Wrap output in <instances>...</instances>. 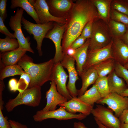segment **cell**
Wrapping results in <instances>:
<instances>
[{"label":"cell","mask_w":128,"mask_h":128,"mask_svg":"<svg viewBox=\"0 0 128 128\" xmlns=\"http://www.w3.org/2000/svg\"><path fill=\"white\" fill-rule=\"evenodd\" d=\"M100 19L91 0H75L74 5L66 18L65 27L62 41L63 55L81 33L88 22Z\"/></svg>","instance_id":"1"},{"label":"cell","mask_w":128,"mask_h":128,"mask_svg":"<svg viewBox=\"0 0 128 128\" xmlns=\"http://www.w3.org/2000/svg\"><path fill=\"white\" fill-rule=\"evenodd\" d=\"M17 64L30 76L31 81L28 88L41 87L46 82L53 80L55 64L53 59L38 64L35 63L32 59L26 54Z\"/></svg>","instance_id":"2"},{"label":"cell","mask_w":128,"mask_h":128,"mask_svg":"<svg viewBox=\"0 0 128 128\" xmlns=\"http://www.w3.org/2000/svg\"><path fill=\"white\" fill-rule=\"evenodd\" d=\"M41 97V87L27 88L22 93H19L14 98L8 100L5 105L6 110L8 112H11L15 107L21 105L37 106L40 103Z\"/></svg>","instance_id":"3"},{"label":"cell","mask_w":128,"mask_h":128,"mask_svg":"<svg viewBox=\"0 0 128 128\" xmlns=\"http://www.w3.org/2000/svg\"><path fill=\"white\" fill-rule=\"evenodd\" d=\"M113 38L108 24L101 19L93 23L88 50L99 49L108 45Z\"/></svg>","instance_id":"4"},{"label":"cell","mask_w":128,"mask_h":128,"mask_svg":"<svg viewBox=\"0 0 128 128\" xmlns=\"http://www.w3.org/2000/svg\"><path fill=\"white\" fill-rule=\"evenodd\" d=\"M21 23L23 28L30 35H32L34 39L36 41V49L39 56L43 54L41 46L43 39L47 33L53 27L54 22H49L43 24H35L29 21L23 16Z\"/></svg>","instance_id":"5"},{"label":"cell","mask_w":128,"mask_h":128,"mask_svg":"<svg viewBox=\"0 0 128 128\" xmlns=\"http://www.w3.org/2000/svg\"><path fill=\"white\" fill-rule=\"evenodd\" d=\"M24 11L21 8H18L15 15L10 18L9 25L11 29L14 32V33L19 42V47L34 54V51L30 46L29 37H25L22 30L21 19Z\"/></svg>","instance_id":"6"},{"label":"cell","mask_w":128,"mask_h":128,"mask_svg":"<svg viewBox=\"0 0 128 128\" xmlns=\"http://www.w3.org/2000/svg\"><path fill=\"white\" fill-rule=\"evenodd\" d=\"M87 116L80 113L73 114L67 111L63 106H60L55 110L45 111L42 110L37 111L33 116L34 121L40 122L50 119H54L59 120H64L75 119L79 120L85 118Z\"/></svg>","instance_id":"7"},{"label":"cell","mask_w":128,"mask_h":128,"mask_svg":"<svg viewBox=\"0 0 128 128\" xmlns=\"http://www.w3.org/2000/svg\"><path fill=\"white\" fill-rule=\"evenodd\" d=\"M109 108L99 104L93 109L91 114L101 123L108 128H120L121 123Z\"/></svg>","instance_id":"8"},{"label":"cell","mask_w":128,"mask_h":128,"mask_svg":"<svg viewBox=\"0 0 128 128\" xmlns=\"http://www.w3.org/2000/svg\"><path fill=\"white\" fill-rule=\"evenodd\" d=\"M65 27V24L62 25L54 22L53 28L45 37V38L51 40L55 45V53L53 58L55 64L60 63L63 58L61 41Z\"/></svg>","instance_id":"9"},{"label":"cell","mask_w":128,"mask_h":128,"mask_svg":"<svg viewBox=\"0 0 128 128\" xmlns=\"http://www.w3.org/2000/svg\"><path fill=\"white\" fill-rule=\"evenodd\" d=\"M113 42V39L108 45L103 48L95 50L88 49L87 61L83 67V71L107 59H114L111 49Z\"/></svg>","instance_id":"10"},{"label":"cell","mask_w":128,"mask_h":128,"mask_svg":"<svg viewBox=\"0 0 128 128\" xmlns=\"http://www.w3.org/2000/svg\"><path fill=\"white\" fill-rule=\"evenodd\" d=\"M96 103L106 104L119 118L123 111L128 108V98L116 93L111 92Z\"/></svg>","instance_id":"11"},{"label":"cell","mask_w":128,"mask_h":128,"mask_svg":"<svg viewBox=\"0 0 128 128\" xmlns=\"http://www.w3.org/2000/svg\"><path fill=\"white\" fill-rule=\"evenodd\" d=\"M75 61L73 57L65 54L60 62L63 67L68 70L69 80L66 87L69 93L73 97L78 96V90L76 88L75 83L79 79L78 73L75 67Z\"/></svg>","instance_id":"12"},{"label":"cell","mask_w":128,"mask_h":128,"mask_svg":"<svg viewBox=\"0 0 128 128\" xmlns=\"http://www.w3.org/2000/svg\"><path fill=\"white\" fill-rule=\"evenodd\" d=\"M33 6L37 14L41 24L50 22L56 23L60 25L66 23V18H58L52 15L46 0H29Z\"/></svg>","instance_id":"13"},{"label":"cell","mask_w":128,"mask_h":128,"mask_svg":"<svg viewBox=\"0 0 128 128\" xmlns=\"http://www.w3.org/2000/svg\"><path fill=\"white\" fill-rule=\"evenodd\" d=\"M49 11L53 16L66 18L72 10L75 2L72 0H47Z\"/></svg>","instance_id":"14"},{"label":"cell","mask_w":128,"mask_h":128,"mask_svg":"<svg viewBox=\"0 0 128 128\" xmlns=\"http://www.w3.org/2000/svg\"><path fill=\"white\" fill-rule=\"evenodd\" d=\"M68 77L69 76L60 63L55 64L53 80L56 83L58 91L68 101L73 97L69 93L66 86V83Z\"/></svg>","instance_id":"15"},{"label":"cell","mask_w":128,"mask_h":128,"mask_svg":"<svg viewBox=\"0 0 128 128\" xmlns=\"http://www.w3.org/2000/svg\"><path fill=\"white\" fill-rule=\"evenodd\" d=\"M46 103L42 110L47 111L55 110L57 106L67 101V99L58 91L54 81H51L49 89L46 93Z\"/></svg>","instance_id":"16"},{"label":"cell","mask_w":128,"mask_h":128,"mask_svg":"<svg viewBox=\"0 0 128 128\" xmlns=\"http://www.w3.org/2000/svg\"><path fill=\"white\" fill-rule=\"evenodd\" d=\"M58 105L63 106L67 111L71 113L76 114L77 112H79L86 116L91 113L94 106L86 103L77 97H73Z\"/></svg>","instance_id":"17"},{"label":"cell","mask_w":128,"mask_h":128,"mask_svg":"<svg viewBox=\"0 0 128 128\" xmlns=\"http://www.w3.org/2000/svg\"><path fill=\"white\" fill-rule=\"evenodd\" d=\"M111 49L112 56L116 62L123 66L128 63V45L121 38H113Z\"/></svg>","instance_id":"18"},{"label":"cell","mask_w":128,"mask_h":128,"mask_svg":"<svg viewBox=\"0 0 128 128\" xmlns=\"http://www.w3.org/2000/svg\"><path fill=\"white\" fill-rule=\"evenodd\" d=\"M27 51L19 47L13 51L0 52V61L4 66L16 64Z\"/></svg>","instance_id":"19"},{"label":"cell","mask_w":128,"mask_h":128,"mask_svg":"<svg viewBox=\"0 0 128 128\" xmlns=\"http://www.w3.org/2000/svg\"><path fill=\"white\" fill-rule=\"evenodd\" d=\"M90 42V39H87L82 46L76 49L73 57L76 62V68L80 76L83 72V67L87 61Z\"/></svg>","instance_id":"20"},{"label":"cell","mask_w":128,"mask_h":128,"mask_svg":"<svg viewBox=\"0 0 128 128\" xmlns=\"http://www.w3.org/2000/svg\"><path fill=\"white\" fill-rule=\"evenodd\" d=\"M107 78L110 93L120 95L128 88L124 80L116 74L114 70L108 75Z\"/></svg>","instance_id":"21"},{"label":"cell","mask_w":128,"mask_h":128,"mask_svg":"<svg viewBox=\"0 0 128 128\" xmlns=\"http://www.w3.org/2000/svg\"><path fill=\"white\" fill-rule=\"evenodd\" d=\"M80 77L82 85L80 89L78 90V97L83 95L89 86L94 84L99 76L96 70L92 67L83 71Z\"/></svg>","instance_id":"22"},{"label":"cell","mask_w":128,"mask_h":128,"mask_svg":"<svg viewBox=\"0 0 128 128\" xmlns=\"http://www.w3.org/2000/svg\"><path fill=\"white\" fill-rule=\"evenodd\" d=\"M96 7L100 19L108 24L110 18L111 0H91Z\"/></svg>","instance_id":"23"},{"label":"cell","mask_w":128,"mask_h":128,"mask_svg":"<svg viewBox=\"0 0 128 128\" xmlns=\"http://www.w3.org/2000/svg\"><path fill=\"white\" fill-rule=\"evenodd\" d=\"M10 8L14 9L20 7L25 10L31 16L37 24H41L33 6L28 0H12Z\"/></svg>","instance_id":"24"},{"label":"cell","mask_w":128,"mask_h":128,"mask_svg":"<svg viewBox=\"0 0 128 128\" xmlns=\"http://www.w3.org/2000/svg\"><path fill=\"white\" fill-rule=\"evenodd\" d=\"M116 61L114 59L105 60L94 66L99 77L107 76L114 70Z\"/></svg>","instance_id":"25"},{"label":"cell","mask_w":128,"mask_h":128,"mask_svg":"<svg viewBox=\"0 0 128 128\" xmlns=\"http://www.w3.org/2000/svg\"><path fill=\"white\" fill-rule=\"evenodd\" d=\"M0 81L10 76H21L25 73L21 67L18 64L4 66L0 62Z\"/></svg>","instance_id":"26"},{"label":"cell","mask_w":128,"mask_h":128,"mask_svg":"<svg viewBox=\"0 0 128 128\" xmlns=\"http://www.w3.org/2000/svg\"><path fill=\"white\" fill-rule=\"evenodd\" d=\"M78 97L86 103L92 105L102 98L94 84L83 95Z\"/></svg>","instance_id":"27"},{"label":"cell","mask_w":128,"mask_h":128,"mask_svg":"<svg viewBox=\"0 0 128 128\" xmlns=\"http://www.w3.org/2000/svg\"><path fill=\"white\" fill-rule=\"evenodd\" d=\"M107 24L113 38H120L126 31L127 26L121 23L111 19Z\"/></svg>","instance_id":"28"},{"label":"cell","mask_w":128,"mask_h":128,"mask_svg":"<svg viewBox=\"0 0 128 128\" xmlns=\"http://www.w3.org/2000/svg\"><path fill=\"white\" fill-rule=\"evenodd\" d=\"M19 46L17 39L7 37L4 38H0V51L3 53L14 50Z\"/></svg>","instance_id":"29"},{"label":"cell","mask_w":128,"mask_h":128,"mask_svg":"<svg viewBox=\"0 0 128 128\" xmlns=\"http://www.w3.org/2000/svg\"><path fill=\"white\" fill-rule=\"evenodd\" d=\"M94 84L102 98L110 93L107 76L99 77Z\"/></svg>","instance_id":"30"},{"label":"cell","mask_w":128,"mask_h":128,"mask_svg":"<svg viewBox=\"0 0 128 128\" xmlns=\"http://www.w3.org/2000/svg\"><path fill=\"white\" fill-rule=\"evenodd\" d=\"M110 18L111 19L122 23L128 26V15L114 9H111Z\"/></svg>","instance_id":"31"},{"label":"cell","mask_w":128,"mask_h":128,"mask_svg":"<svg viewBox=\"0 0 128 128\" xmlns=\"http://www.w3.org/2000/svg\"><path fill=\"white\" fill-rule=\"evenodd\" d=\"M114 71L118 76L125 81L128 87V69L124 66L116 61Z\"/></svg>","instance_id":"32"},{"label":"cell","mask_w":128,"mask_h":128,"mask_svg":"<svg viewBox=\"0 0 128 128\" xmlns=\"http://www.w3.org/2000/svg\"><path fill=\"white\" fill-rule=\"evenodd\" d=\"M31 81L29 75L25 73L20 76L18 81V91L21 93L28 88Z\"/></svg>","instance_id":"33"},{"label":"cell","mask_w":128,"mask_h":128,"mask_svg":"<svg viewBox=\"0 0 128 128\" xmlns=\"http://www.w3.org/2000/svg\"><path fill=\"white\" fill-rule=\"evenodd\" d=\"M113 9L128 15V0L115 1L113 4Z\"/></svg>","instance_id":"34"},{"label":"cell","mask_w":128,"mask_h":128,"mask_svg":"<svg viewBox=\"0 0 128 128\" xmlns=\"http://www.w3.org/2000/svg\"><path fill=\"white\" fill-rule=\"evenodd\" d=\"M93 21L88 23L83 28L80 35L87 39L91 37L93 28Z\"/></svg>","instance_id":"35"},{"label":"cell","mask_w":128,"mask_h":128,"mask_svg":"<svg viewBox=\"0 0 128 128\" xmlns=\"http://www.w3.org/2000/svg\"><path fill=\"white\" fill-rule=\"evenodd\" d=\"M0 32L5 35L6 37L15 38L14 33L10 32L5 25L2 18L0 17Z\"/></svg>","instance_id":"36"},{"label":"cell","mask_w":128,"mask_h":128,"mask_svg":"<svg viewBox=\"0 0 128 128\" xmlns=\"http://www.w3.org/2000/svg\"><path fill=\"white\" fill-rule=\"evenodd\" d=\"M2 110L0 109V128H11L8 117L4 116Z\"/></svg>","instance_id":"37"},{"label":"cell","mask_w":128,"mask_h":128,"mask_svg":"<svg viewBox=\"0 0 128 128\" xmlns=\"http://www.w3.org/2000/svg\"><path fill=\"white\" fill-rule=\"evenodd\" d=\"M7 0H0V17L4 22L7 17L6 10Z\"/></svg>","instance_id":"38"},{"label":"cell","mask_w":128,"mask_h":128,"mask_svg":"<svg viewBox=\"0 0 128 128\" xmlns=\"http://www.w3.org/2000/svg\"><path fill=\"white\" fill-rule=\"evenodd\" d=\"M87 40V39L80 35L75 40L70 47L76 49L82 46Z\"/></svg>","instance_id":"39"},{"label":"cell","mask_w":128,"mask_h":128,"mask_svg":"<svg viewBox=\"0 0 128 128\" xmlns=\"http://www.w3.org/2000/svg\"><path fill=\"white\" fill-rule=\"evenodd\" d=\"M18 82L16 79L13 78L10 79L8 83L9 87L11 91L15 92L18 91Z\"/></svg>","instance_id":"40"},{"label":"cell","mask_w":128,"mask_h":128,"mask_svg":"<svg viewBox=\"0 0 128 128\" xmlns=\"http://www.w3.org/2000/svg\"><path fill=\"white\" fill-rule=\"evenodd\" d=\"M119 118L121 123H128V108L123 111Z\"/></svg>","instance_id":"41"},{"label":"cell","mask_w":128,"mask_h":128,"mask_svg":"<svg viewBox=\"0 0 128 128\" xmlns=\"http://www.w3.org/2000/svg\"><path fill=\"white\" fill-rule=\"evenodd\" d=\"M9 121L11 128H28L26 125L22 124L18 121L11 119L9 120Z\"/></svg>","instance_id":"42"},{"label":"cell","mask_w":128,"mask_h":128,"mask_svg":"<svg viewBox=\"0 0 128 128\" xmlns=\"http://www.w3.org/2000/svg\"><path fill=\"white\" fill-rule=\"evenodd\" d=\"M5 87L3 80L0 81V107L4 108V102L3 100V91Z\"/></svg>","instance_id":"43"},{"label":"cell","mask_w":128,"mask_h":128,"mask_svg":"<svg viewBox=\"0 0 128 128\" xmlns=\"http://www.w3.org/2000/svg\"><path fill=\"white\" fill-rule=\"evenodd\" d=\"M75 51L76 49L70 47L68 48L66 50L65 54L73 57L75 53Z\"/></svg>","instance_id":"44"},{"label":"cell","mask_w":128,"mask_h":128,"mask_svg":"<svg viewBox=\"0 0 128 128\" xmlns=\"http://www.w3.org/2000/svg\"><path fill=\"white\" fill-rule=\"evenodd\" d=\"M73 126L74 128H88L83 123L80 122H75Z\"/></svg>","instance_id":"45"},{"label":"cell","mask_w":128,"mask_h":128,"mask_svg":"<svg viewBox=\"0 0 128 128\" xmlns=\"http://www.w3.org/2000/svg\"><path fill=\"white\" fill-rule=\"evenodd\" d=\"M127 27L126 31L121 38L125 43L128 45V26Z\"/></svg>","instance_id":"46"},{"label":"cell","mask_w":128,"mask_h":128,"mask_svg":"<svg viewBox=\"0 0 128 128\" xmlns=\"http://www.w3.org/2000/svg\"><path fill=\"white\" fill-rule=\"evenodd\" d=\"M94 119L98 126V128H108L101 123L96 119L95 118Z\"/></svg>","instance_id":"47"},{"label":"cell","mask_w":128,"mask_h":128,"mask_svg":"<svg viewBox=\"0 0 128 128\" xmlns=\"http://www.w3.org/2000/svg\"><path fill=\"white\" fill-rule=\"evenodd\" d=\"M121 95L124 97H126L128 98V88L126 89Z\"/></svg>","instance_id":"48"},{"label":"cell","mask_w":128,"mask_h":128,"mask_svg":"<svg viewBox=\"0 0 128 128\" xmlns=\"http://www.w3.org/2000/svg\"><path fill=\"white\" fill-rule=\"evenodd\" d=\"M120 128H128V123H121Z\"/></svg>","instance_id":"49"},{"label":"cell","mask_w":128,"mask_h":128,"mask_svg":"<svg viewBox=\"0 0 128 128\" xmlns=\"http://www.w3.org/2000/svg\"><path fill=\"white\" fill-rule=\"evenodd\" d=\"M124 66L128 69V63Z\"/></svg>","instance_id":"50"},{"label":"cell","mask_w":128,"mask_h":128,"mask_svg":"<svg viewBox=\"0 0 128 128\" xmlns=\"http://www.w3.org/2000/svg\"></svg>","instance_id":"51"}]
</instances>
